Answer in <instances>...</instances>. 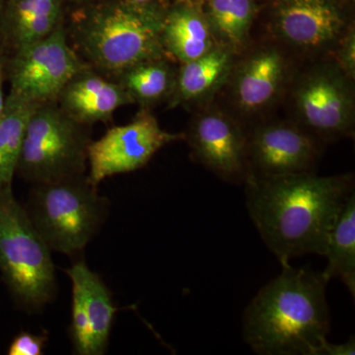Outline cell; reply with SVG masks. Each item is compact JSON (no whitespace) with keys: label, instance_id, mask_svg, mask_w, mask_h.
<instances>
[{"label":"cell","instance_id":"obj_1","mask_svg":"<svg viewBox=\"0 0 355 355\" xmlns=\"http://www.w3.org/2000/svg\"><path fill=\"white\" fill-rule=\"evenodd\" d=\"M247 209L280 265L307 254L323 257L336 217L354 191L352 175L311 172L249 176Z\"/></svg>","mask_w":355,"mask_h":355},{"label":"cell","instance_id":"obj_2","mask_svg":"<svg viewBox=\"0 0 355 355\" xmlns=\"http://www.w3.org/2000/svg\"><path fill=\"white\" fill-rule=\"evenodd\" d=\"M329 282L323 272L282 265L243 315V336L254 354L315 355L330 331Z\"/></svg>","mask_w":355,"mask_h":355},{"label":"cell","instance_id":"obj_3","mask_svg":"<svg viewBox=\"0 0 355 355\" xmlns=\"http://www.w3.org/2000/svg\"><path fill=\"white\" fill-rule=\"evenodd\" d=\"M162 17L125 0H99L77 7L64 27L84 64L114 78L132 65L167 55L161 42Z\"/></svg>","mask_w":355,"mask_h":355},{"label":"cell","instance_id":"obj_4","mask_svg":"<svg viewBox=\"0 0 355 355\" xmlns=\"http://www.w3.org/2000/svg\"><path fill=\"white\" fill-rule=\"evenodd\" d=\"M51 253L12 187L0 189V273L17 309L36 314L57 297Z\"/></svg>","mask_w":355,"mask_h":355},{"label":"cell","instance_id":"obj_5","mask_svg":"<svg viewBox=\"0 0 355 355\" xmlns=\"http://www.w3.org/2000/svg\"><path fill=\"white\" fill-rule=\"evenodd\" d=\"M24 207L51 251L67 256L83 253L110 214L108 198L85 174L33 184Z\"/></svg>","mask_w":355,"mask_h":355},{"label":"cell","instance_id":"obj_6","mask_svg":"<svg viewBox=\"0 0 355 355\" xmlns=\"http://www.w3.org/2000/svg\"><path fill=\"white\" fill-rule=\"evenodd\" d=\"M92 127L74 120L55 101L37 105L21 149L16 176L33 184L85 174Z\"/></svg>","mask_w":355,"mask_h":355},{"label":"cell","instance_id":"obj_7","mask_svg":"<svg viewBox=\"0 0 355 355\" xmlns=\"http://www.w3.org/2000/svg\"><path fill=\"white\" fill-rule=\"evenodd\" d=\"M84 65L67 39L64 22L46 38L7 55L6 83L9 91L29 101L53 102Z\"/></svg>","mask_w":355,"mask_h":355},{"label":"cell","instance_id":"obj_8","mask_svg":"<svg viewBox=\"0 0 355 355\" xmlns=\"http://www.w3.org/2000/svg\"><path fill=\"white\" fill-rule=\"evenodd\" d=\"M184 139L182 133L166 132L146 110L132 121L107 130L88 147V179L99 186L107 178L141 169L162 147Z\"/></svg>","mask_w":355,"mask_h":355},{"label":"cell","instance_id":"obj_9","mask_svg":"<svg viewBox=\"0 0 355 355\" xmlns=\"http://www.w3.org/2000/svg\"><path fill=\"white\" fill-rule=\"evenodd\" d=\"M64 272L71 282L69 338L74 354H105L119 311L111 291L83 259L74 261Z\"/></svg>","mask_w":355,"mask_h":355},{"label":"cell","instance_id":"obj_10","mask_svg":"<svg viewBox=\"0 0 355 355\" xmlns=\"http://www.w3.org/2000/svg\"><path fill=\"white\" fill-rule=\"evenodd\" d=\"M318 154L316 141L300 128L289 125H266L247 140L249 176L310 172Z\"/></svg>","mask_w":355,"mask_h":355},{"label":"cell","instance_id":"obj_11","mask_svg":"<svg viewBox=\"0 0 355 355\" xmlns=\"http://www.w3.org/2000/svg\"><path fill=\"white\" fill-rule=\"evenodd\" d=\"M187 137L205 167L229 181H246L248 139L234 121L220 114H203L193 121Z\"/></svg>","mask_w":355,"mask_h":355},{"label":"cell","instance_id":"obj_12","mask_svg":"<svg viewBox=\"0 0 355 355\" xmlns=\"http://www.w3.org/2000/svg\"><path fill=\"white\" fill-rule=\"evenodd\" d=\"M55 102L74 120L90 127L110 123L116 110L132 104L118 81L87 64L65 84Z\"/></svg>","mask_w":355,"mask_h":355},{"label":"cell","instance_id":"obj_13","mask_svg":"<svg viewBox=\"0 0 355 355\" xmlns=\"http://www.w3.org/2000/svg\"><path fill=\"white\" fill-rule=\"evenodd\" d=\"M296 99L301 118L315 132L333 137L349 130L354 102L340 76L322 72L309 77L299 87Z\"/></svg>","mask_w":355,"mask_h":355},{"label":"cell","instance_id":"obj_14","mask_svg":"<svg viewBox=\"0 0 355 355\" xmlns=\"http://www.w3.org/2000/svg\"><path fill=\"white\" fill-rule=\"evenodd\" d=\"M275 24L289 43L319 48L342 34L345 19L335 0H282Z\"/></svg>","mask_w":355,"mask_h":355},{"label":"cell","instance_id":"obj_15","mask_svg":"<svg viewBox=\"0 0 355 355\" xmlns=\"http://www.w3.org/2000/svg\"><path fill=\"white\" fill-rule=\"evenodd\" d=\"M64 20V0H6L0 27V51L7 57L46 38Z\"/></svg>","mask_w":355,"mask_h":355},{"label":"cell","instance_id":"obj_16","mask_svg":"<svg viewBox=\"0 0 355 355\" xmlns=\"http://www.w3.org/2000/svg\"><path fill=\"white\" fill-rule=\"evenodd\" d=\"M161 42L166 53L182 64L202 57L214 48L209 23L187 6L175 7L163 14Z\"/></svg>","mask_w":355,"mask_h":355},{"label":"cell","instance_id":"obj_17","mask_svg":"<svg viewBox=\"0 0 355 355\" xmlns=\"http://www.w3.org/2000/svg\"><path fill=\"white\" fill-rule=\"evenodd\" d=\"M284 64L275 50L260 51L245 62L236 83V97L241 108L258 110L277 94L282 78Z\"/></svg>","mask_w":355,"mask_h":355},{"label":"cell","instance_id":"obj_18","mask_svg":"<svg viewBox=\"0 0 355 355\" xmlns=\"http://www.w3.org/2000/svg\"><path fill=\"white\" fill-rule=\"evenodd\" d=\"M328 265L323 270L327 279L338 277L355 296V195L343 203L336 217L327 241L324 256Z\"/></svg>","mask_w":355,"mask_h":355},{"label":"cell","instance_id":"obj_19","mask_svg":"<svg viewBox=\"0 0 355 355\" xmlns=\"http://www.w3.org/2000/svg\"><path fill=\"white\" fill-rule=\"evenodd\" d=\"M37 105L11 91L6 95L0 116V189L12 187L26 127Z\"/></svg>","mask_w":355,"mask_h":355},{"label":"cell","instance_id":"obj_20","mask_svg":"<svg viewBox=\"0 0 355 355\" xmlns=\"http://www.w3.org/2000/svg\"><path fill=\"white\" fill-rule=\"evenodd\" d=\"M165 58L144 60L114 77L130 96L132 104L146 110L170 98L176 73Z\"/></svg>","mask_w":355,"mask_h":355},{"label":"cell","instance_id":"obj_21","mask_svg":"<svg viewBox=\"0 0 355 355\" xmlns=\"http://www.w3.org/2000/svg\"><path fill=\"white\" fill-rule=\"evenodd\" d=\"M230 53L225 49L212 48L202 57L182 65L175 77L173 104L191 101L207 95L227 73Z\"/></svg>","mask_w":355,"mask_h":355},{"label":"cell","instance_id":"obj_22","mask_svg":"<svg viewBox=\"0 0 355 355\" xmlns=\"http://www.w3.org/2000/svg\"><path fill=\"white\" fill-rule=\"evenodd\" d=\"M252 18L253 6L250 0H209L210 24L232 46L244 43Z\"/></svg>","mask_w":355,"mask_h":355},{"label":"cell","instance_id":"obj_23","mask_svg":"<svg viewBox=\"0 0 355 355\" xmlns=\"http://www.w3.org/2000/svg\"><path fill=\"white\" fill-rule=\"evenodd\" d=\"M49 342L46 333L33 334L20 331L14 336L7 349L8 355H43L44 347Z\"/></svg>","mask_w":355,"mask_h":355},{"label":"cell","instance_id":"obj_24","mask_svg":"<svg viewBox=\"0 0 355 355\" xmlns=\"http://www.w3.org/2000/svg\"><path fill=\"white\" fill-rule=\"evenodd\" d=\"M354 336H350L349 340L345 343H331L328 340H324L315 355H354Z\"/></svg>","mask_w":355,"mask_h":355},{"label":"cell","instance_id":"obj_25","mask_svg":"<svg viewBox=\"0 0 355 355\" xmlns=\"http://www.w3.org/2000/svg\"><path fill=\"white\" fill-rule=\"evenodd\" d=\"M347 38L345 39L342 53H340V60H342L343 67L349 72V74H354V33H350Z\"/></svg>","mask_w":355,"mask_h":355},{"label":"cell","instance_id":"obj_26","mask_svg":"<svg viewBox=\"0 0 355 355\" xmlns=\"http://www.w3.org/2000/svg\"><path fill=\"white\" fill-rule=\"evenodd\" d=\"M6 55L0 51V116L6 107V95L4 93V85L6 83Z\"/></svg>","mask_w":355,"mask_h":355},{"label":"cell","instance_id":"obj_27","mask_svg":"<svg viewBox=\"0 0 355 355\" xmlns=\"http://www.w3.org/2000/svg\"><path fill=\"white\" fill-rule=\"evenodd\" d=\"M125 1L128 2V3L132 4V6L141 7V8L153 9V10H156V9L153 8V6L156 1H157V0H125Z\"/></svg>","mask_w":355,"mask_h":355},{"label":"cell","instance_id":"obj_28","mask_svg":"<svg viewBox=\"0 0 355 355\" xmlns=\"http://www.w3.org/2000/svg\"><path fill=\"white\" fill-rule=\"evenodd\" d=\"M96 1H99V0H64L65 6L69 4V6L76 7L88 6V4L94 3Z\"/></svg>","mask_w":355,"mask_h":355},{"label":"cell","instance_id":"obj_29","mask_svg":"<svg viewBox=\"0 0 355 355\" xmlns=\"http://www.w3.org/2000/svg\"><path fill=\"white\" fill-rule=\"evenodd\" d=\"M4 3L6 0H0V27H1L2 15H3Z\"/></svg>","mask_w":355,"mask_h":355}]
</instances>
